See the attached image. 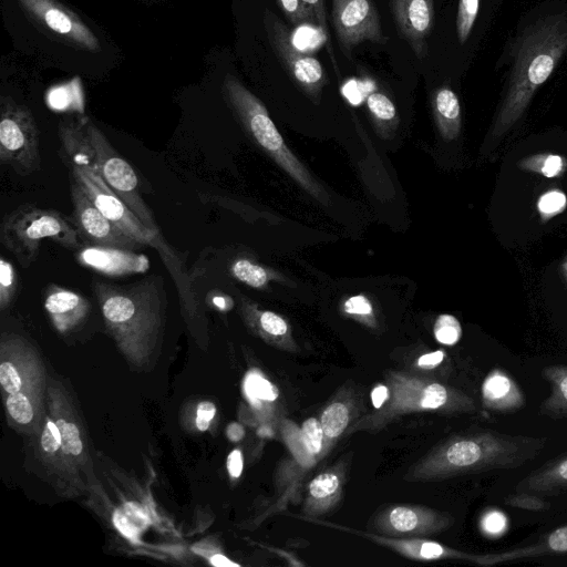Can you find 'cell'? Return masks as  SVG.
I'll return each mask as SVG.
<instances>
[{
  "label": "cell",
  "instance_id": "d6986e66",
  "mask_svg": "<svg viewBox=\"0 0 567 567\" xmlns=\"http://www.w3.org/2000/svg\"><path fill=\"white\" fill-rule=\"evenodd\" d=\"M482 401L485 409L513 412L525 404L523 392L504 371H491L482 384Z\"/></svg>",
  "mask_w": 567,
  "mask_h": 567
},
{
  "label": "cell",
  "instance_id": "836d02e7",
  "mask_svg": "<svg viewBox=\"0 0 567 567\" xmlns=\"http://www.w3.org/2000/svg\"><path fill=\"white\" fill-rule=\"evenodd\" d=\"M567 196L560 189H548L537 200V210L544 220H548L565 210Z\"/></svg>",
  "mask_w": 567,
  "mask_h": 567
},
{
  "label": "cell",
  "instance_id": "7a4b0ae2",
  "mask_svg": "<svg viewBox=\"0 0 567 567\" xmlns=\"http://www.w3.org/2000/svg\"><path fill=\"white\" fill-rule=\"evenodd\" d=\"M545 439L482 431L455 436L416 464L405 480L439 481L457 475L516 468L535 458Z\"/></svg>",
  "mask_w": 567,
  "mask_h": 567
},
{
  "label": "cell",
  "instance_id": "1f68e13d",
  "mask_svg": "<svg viewBox=\"0 0 567 567\" xmlns=\"http://www.w3.org/2000/svg\"><path fill=\"white\" fill-rule=\"evenodd\" d=\"M434 337L437 342L445 346H454L462 336L460 321L452 315H441L434 323Z\"/></svg>",
  "mask_w": 567,
  "mask_h": 567
},
{
  "label": "cell",
  "instance_id": "9a60e30c",
  "mask_svg": "<svg viewBox=\"0 0 567 567\" xmlns=\"http://www.w3.org/2000/svg\"><path fill=\"white\" fill-rule=\"evenodd\" d=\"M76 259L81 265L111 277L141 274L150 268L145 255L117 247L86 246L78 250Z\"/></svg>",
  "mask_w": 567,
  "mask_h": 567
},
{
  "label": "cell",
  "instance_id": "ab89813d",
  "mask_svg": "<svg viewBox=\"0 0 567 567\" xmlns=\"http://www.w3.org/2000/svg\"><path fill=\"white\" fill-rule=\"evenodd\" d=\"M508 520L504 513L498 509H489L484 513L480 520L481 530L488 537H498L507 529Z\"/></svg>",
  "mask_w": 567,
  "mask_h": 567
},
{
  "label": "cell",
  "instance_id": "816d5d0a",
  "mask_svg": "<svg viewBox=\"0 0 567 567\" xmlns=\"http://www.w3.org/2000/svg\"><path fill=\"white\" fill-rule=\"evenodd\" d=\"M389 386L380 384L371 392V401L375 410L380 409L389 399Z\"/></svg>",
  "mask_w": 567,
  "mask_h": 567
},
{
  "label": "cell",
  "instance_id": "74e56055",
  "mask_svg": "<svg viewBox=\"0 0 567 567\" xmlns=\"http://www.w3.org/2000/svg\"><path fill=\"white\" fill-rule=\"evenodd\" d=\"M56 425L61 433L62 451L66 454L80 455L83 450V444L78 426L64 420H58Z\"/></svg>",
  "mask_w": 567,
  "mask_h": 567
},
{
  "label": "cell",
  "instance_id": "e0dca14e",
  "mask_svg": "<svg viewBox=\"0 0 567 567\" xmlns=\"http://www.w3.org/2000/svg\"><path fill=\"white\" fill-rule=\"evenodd\" d=\"M45 292L44 309L61 331L80 322L90 310V302L73 290L50 285Z\"/></svg>",
  "mask_w": 567,
  "mask_h": 567
},
{
  "label": "cell",
  "instance_id": "7c38bea8",
  "mask_svg": "<svg viewBox=\"0 0 567 567\" xmlns=\"http://www.w3.org/2000/svg\"><path fill=\"white\" fill-rule=\"evenodd\" d=\"M72 220L80 238L89 246L137 249L141 243L124 234L95 206L79 182L70 175Z\"/></svg>",
  "mask_w": 567,
  "mask_h": 567
},
{
  "label": "cell",
  "instance_id": "f6af8a7d",
  "mask_svg": "<svg viewBox=\"0 0 567 567\" xmlns=\"http://www.w3.org/2000/svg\"><path fill=\"white\" fill-rule=\"evenodd\" d=\"M114 526L118 532L132 542H137L141 530L130 520L122 508L116 509L113 515Z\"/></svg>",
  "mask_w": 567,
  "mask_h": 567
},
{
  "label": "cell",
  "instance_id": "277c9868",
  "mask_svg": "<svg viewBox=\"0 0 567 567\" xmlns=\"http://www.w3.org/2000/svg\"><path fill=\"white\" fill-rule=\"evenodd\" d=\"M389 391L388 401L375 413L359 421L353 431L378 430L410 412H468L475 409L473 400L456 389L398 372L389 374Z\"/></svg>",
  "mask_w": 567,
  "mask_h": 567
},
{
  "label": "cell",
  "instance_id": "cb8c5ba5",
  "mask_svg": "<svg viewBox=\"0 0 567 567\" xmlns=\"http://www.w3.org/2000/svg\"><path fill=\"white\" fill-rule=\"evenodd\" d=\"M434 116L442 136L454 140L461 130V105L456 93L443 86L433 95Z\"/></svg>",
  "mask_w": 567,
  "mask_h": 567
},
{
  "label": "cell",
  "instance_id": "484cf974",
  "mask_svg": "<svg viewBox=\"0 0 567 567\" xmlns=\"http://www.w3.org/2000/svg\"><path fill=\"white\" fill-rule=\"evenodd\" d=\"M352 406L347 400H334L322 411L320 423L324 433L323 452L341 435L351 420Z\"/></svg>",
  "mask_w": 567,
  "mask_h": 567
},
{
  "label": "cell",
  "instance_id": "30bf717a",
  "mask_svg": "<svg viewBox=\"0 0 567 567\" xmlns=\"http://www.w3.org/2000/svg\"><path fill=\"white\" fill-rule=\"evenodd\" d=\"M264 24L270 47L287 75L305 94L318 101L327 83L319 60L293 43L290 30L272 11H265Z\"/></svg>",
  "mask_w": 567,
  "mask_h": 567
},
{
  "label": "cell",
  "instance_id": "6da1fadb",
  "mask_svg": "<svg viewBox=\"0 0 567 567\" xmlns=\"http://www.w3.org/2000/svg\"><path fill=\"white\" fill-rule=\"evenodd\" d=\"M567 52V16L537 19L517 37L513 68L486 148H494L525 113L536 90L550 76Z\"/></svg>",
  "mask_w": 567,
  "mask_h": 567
},
{
  "label": "cell",
  "instance_id": "ee69618b",
  "mask_svg": "<svg viewBox=\"0 0 567 567\" xmlns=\"http://www.w3.org/2000/svg\"><path fill=\"white\" fill-rule=\"evenodd\" d=\"M343 310L349 315L361 317L372 316L373 312L370 300L362 295L348 298L343 303Z\"/></svg>",
  "mask_w": 567,
  "mask_h": 567
},
{
  "label": "cell",
  "instance_id": "60d3db41",
  "mask_svg": "<svg viewBox=\"0 0 567 567\" xmlns=\"http://www.w3.org/2000/svg\"><path fill=\"white\" fill-rule=\"evenodd\" d=\"M0 382L9 394L19 392L22 386L21 377L16 367L10 362L0 364Z\"/></svg>",
  "mask_w": 567,
  "mask_h": 567
},
{
  "label": "cell",
  "instance_id": "f1b7e54d",
  "mask_svg": "<svg viewBox=\"0 0 567 567\" xmlns=\"http://www.w3.org/2000/svg\"><path fill=\"white\" fill-rule=\"evenodd\" d=\"M230 271L236 279L252 288H262L269 280L266 269L248 259L234 261Z\"/></svg>",
  "mask_w": 567,
  "mask_h": 567
},
{
  "label": "cell",
  "instance_id": "681fc988",
  "mask_svg": "<svg viewBox=\"0 0 567 567\" xmlns=\"http://www.w3.org/2000/svg\"><path fill=\"white\" fill-rule=\"evenodd\" d=\"M244 461L240 450H234L227 457V470L233 478H238L243 473Z\"/></svg>",
  "mask_w": 567,
  "mask_h": 567
},
{
  "label": "cell",
  "instance_id": "d6a6232c",
  "mask_svg": "<svg viewBox=\"0 0 567 567\" xmlns=\"http://www.w3.org/2000/svg\"><path fill=\"white\" fill-rule=\"evenodd\" d=\"M370 113L382 122H391L396 117V109L390 97L381 91H370L365 96Z\"/></svg>",
  "mask_w": 567,
  "mask_h": 567
},
{
  "label": "cell",
  "instance_id": "e575fe53",
  "mask_svg": "<svg viewBox=\"0 0 567 567\" xmlns=\"http://www.w3.org/2000/svg\"><path fill=\"white\" fill-rule=\"evenodd\" d=\"M7 410L12 419L20 424L30 423L34 415L29 398L20 391L9 394Z\"/></svg>",
  "mask_w": 567,
  "mask_h": 567
},
{
  "label": "cell",
  "instance_id": "9c48e42d",
  "mask_svg": "<svg viewBox=\"0 0 567 567\" xmlns=\"http://www.w3.org/2000/svg\"><path fill=\"white\" fill-rule=\"evenodd\" d=\"M39 131L31 113L9 101L2 102L0 159L21 176L40 169Z\"/></svg>",
  "mask_w": 567,
  "mask_h": 567
},
{
  "label": "cell",
  "instance_id": "83f0119b",
  "mask_svg": "<svg viewBox=\"0 0 567 567\" xmlns=\"http://www.w3.org/2000/svg\"><path fill=\"white\" fill-rule=\"evenodd\" d=\"M519 166L525 171L538 173L545 177L551 178L565 172L567 162L558 154L543 153L524 158Z\"/></svg>",
  "mask_w": 567,
  "mask_h": 567
},
{
  "label": "cell",
  "instance_id": "3957f363",
  "mask_svg": "<svg viewBox=\"0 0 567 567\" xmlns=\"http://www.w3.org/2000/svg\"><path fill=\"white\" fill-rule=\"evenodd\" d=\"M105 321L121 333H153L159 327L166 303L161 276L152 275L128 285L93 282Z\"/></svg>",
  "mask_w": 567,
  "mask_h": 567
},
{
  "label": "cell",
  "instance_id": "5bb4252c",
  "mask_svg": "<svg viewBox=\"0 0 567 567\" xmlns=\"http://www.w3.org/2000/svg\"><path fill=\"white\" fill-rule=\"evenodd\" d=\"M389 4L400 38L419 60H424L434 21V0H389Z\"/></svg>",
  "mask_w": 567,
  "mask_h": 567
},
{
  "label": "cell",
  "instance_id": "ac0fdd59",
  "mask_svg": "<svg viewBox=\"0 0 567 567\" xmlns=\"http://www.w3.org/2000/svg\"><path fill=\"white\" fill-rule=\"evenodd\" d=\"M369 537L394 551L413 560L468 559L476 563L477 556L466 555L440 543L419 538H389L369 535Z\"/></svg>",
  "mask_w": 567,
  "mask_h": 567
},
{
  "label": "cell",
  "instance_id": "c3c4849f",
  "mask_svg": "<svg viewBox=\"0 0 567 567\" xmlns=\"http://www.w3.org/2000/svg\"><path fill=\"white\" fill-rule=\"evenodd\" d=\"M216 413V406L209 401H203L197 405L196 426L199 431H206Z\"/></svg>",
  "mask_w": 567,
  "mask_h": 567
},
{
  "label": "cell",
  "instance_id": "db71d44e",
  "mask_svg": "<svg viewBox=\"0 0 567 567\" xmlns=\"http://www.w3.org/2000/svg\"><path fill=\"white\" fill-rule=\"evenodd\" d=\"M209 561L213 566L216 567H238L239 565L229 560L226 556L221 554H214L209 557Z\"/></svg>",
  "mask_w": 567,
  "mask_h": 567
},
{
  "label": "cell",
  "instance_id": "4fadbf2b",
  "mask_svg": "<svg viewBox=\"0 0 567 567\" xmlns=\"http://www.w3.org/2000/svg\"><path fill=\"white\" fill-rule=\"evenodd\" d=\"M453 523L450 515L415 505H395L381 511L373 528L386 536H424L440 533Z\"/></svg>",
  "mask_w": 567,
  "mask_h": 567
},
{
  "label": "cell",
  "instance_id": "7dc6e473",
  "mask_svg": "<svg viewBox=\"0 0 567 567\" xmlns=\"http://www.w3.org/2000/svg\"><path fill=\"white\" fill-rule=\"evenodd\" d=\"M130 520L142 532L150 524L145 509L137 503L128 502L122 507Z\"/></svg>",
  "mask_w": 567,
  "mask_h": 567
},
{
  "label": "cell",
  "instance_id": "7bdbcfd3",
  "mask_svg": "<svg viewBox=\"0 0 567 567\" xmlns=\"http://www.w3.org/2000/svg\"><path fill=\"white\" fill-rule=\"evenodd\" d=\"M41 446L47 453H54L61 447V433L56 425L51 421L47 425L41 435Z\"/></svg>",
  "mask_w": 567,
  "mask_h": 567
},
{
  "label": "cell",
  "instance_id": "11a10c76",
  "mask_svg": "<svg viewBox=\"0 0 567 567\" xmlns=\"http://www.w3.org/2000/svg\"><path fill=\"white\" fill-rule=\"evenodd\" d=\"M561 272L564 275V278L567 281V255L565 256V258L561 261Z\"/></svg>",
  "mask_w": 567,
  "mask_h": 567
},
{
  "label": "cell",
  "instance_id": "4316f807",
  "mask_svg": "<svg viewBox=\"0 0 567 567\" xmlns=\"http://www.w3.org/2000/svg\"><path fill=\"white\" fill-rule=\"evenodd\" d=\"M244 392L256 409L270 405L279 398L278 388L264 377L259 370H250L244 380Z\"/></svg>",
  "mask_w": 567,
  "mask_h": 567
},
{
  "label": "cell",
  "instance_id": "f907efd6",
  "mask_svg": "<svg viewBox=\"0 0 567 567\" xmlns=\"http://www.w3.org/2000/svg\"><path fill=\"white\" fill-rule=\"evenodd\" d=\"M444 358H445L444 351L437 350V351H433V352L425 353V354L421 355L417 359L416 364L420 368L432 369V368H435L439 364H441L442 361L444 360Z\"/></svg>",
  "mask_w": 567,
  "mask_h": 567
},
{
  "label": "cell",
  "instance_id": "ba28073f",
  "mask_svg": "<svg viewBox=\"0 0 567 567\" xmlns=\"http://www.w3.org/2000/svg\"><path fill=\"white\" fill-rule=\"evenodd\" d=\"M85 128L94 151L95 171L145 226L159 231L152 209L141 195L134 168L115 151L99 127L87 121Z\"/></svg>",
  "mask_w": 567,
  "mask_h": 567
},
{
  "label": "cell",
  "instance_id": "8fae6325",
  "mask_svg": "<svg viewBox=\"0 0 567 567\" xmlns=\"http://www.w3.org/2000/svg\"><path fill=\"white\" fill-rule=\"evenodd\" d=\"M331 22L342 53L351 60L354 48L368 41L386 44L373 0H331Z\"/></svg>",
  "mask_w": 567,
  "mask_h": 567
},
{
  "label": "cell",
  "instance_id": "8992f818",
  "mask_svg": "<svg viewBox=\"0 0 567 567\" xmlns=\"http://www.w3.org/2000/svg\"><path fill=\"white\" fill-rule=\"evenodd\" d=\"M225 92L229 104L255 142L310 195L326 202L324 192L286 145L264 103L233 76L226 79Z\"/></svg>",
  "mask_w": 567,
  "mask_h": 567
},
{
  "label": "cell",
  "instance_id": "44dd1931",
  "mask_svg": "<svg viewBox=\"0 0 567 567\" xmlns=\"http://www.w3.org/2000/svg\"><path fill=\"white\" fill-rule=\"evenodd\" d=\"M341 494V471L322 472L308 484L305 511L309 515H321L339 502Z\"/></svg>",
  "mask_w": 567,
  "mask_h": 567
},
{
  "label": "cell",
  "instance_id": "d590c367",
  "mask_svg": "<svg viewBox=\"0 0 567 567\" xmlns=\"http://www.w3.org/2000/svg\"><path fill=\"white\" fill-rule=\"evenodd\" d=\"M17 274L11 262L3 257L0 259V306H9L17 290Z\"/></svg>",
  "mask_w": 567,
  "mask_h": 567
},
{
  "label": "cell",
  "instance_id": "2e32d148",
  "mask_svg": "<svg viewBox=\"0 0 567 567\" xmlns=\"http://www.w3.org/2000/svg\"><path fill=\"white\" fill-rule=\"evenodd\" d=\"M49 30L89 48L96 45L90 30L51 0H22Z\"/></svg>",
  "mask_w": 567,
  "mask_h": 567
},
{
  "label": "cell",
  "instance_id": "bcb514c9",
  "mask_svg": "<svg viewBox=\"0 0 567 567\" xmlns=\"http://www.w3.org/2000/svg\"><path fill=\"white\" fill-rule=\"evenodd\" d=\"M311 12L315 22L320 28L324 37H328L327 14L324 0H301Z\"/></svg>",
  "mask_w": 567,
  "mask_h": 567
},
{
  "label": "cell",
  "instance_id": "b9f144b4",
  "mask_svg": "<svg viewBox=\"0 0 567 567\" xmlns=\"http://www.w3.org/2000/svg\"><path fill=\"white\" fill-rule=\"evenodd\" d=\"M507 504L513 507H518L529 511L544 509L548 504L540 497L528 494L527 492H520L516 495H511L506 498Z\"/></svg>",
  "mask_w": 567,
  "mask_h": 567
},
{
  "label": "cell",
  "instance_id": "f35d334b",
  "mask_svg": "<svg viewBox=\"0 0 567 567\" xmlns=\"http://www.w3.org/2000/svg\"><path fill=\"white\" fill-rule=\"evenodd\" d=\"M287 20L295 27L316 23L311 12L301 0H277Z\"/></svg>",
  "mask_w": 567,
  "mask_h": 567
},
{
  "label": "cell",
  "instance_id": "4dcf8cb0",
  "mask_svg": "<svg viewBox=\"0 0 567 567\" xmlns=\"http://www.w3.org/2000/svg\"><path fill=\"white\" fill-rule=\"evenodd\" d=\"M300 435L309 454L316 456L322 453L324 449V433L320 420L309 417L303 421Z\"/></svg>",
  "mask_w": 567,
  "mask_h": 567
},
{
  "label": "cell",
  "instance_id": "f546056e",
  "mask_svg": "<svg viewBox=\"0 0 567 567\" xmlns=\"http://www.w3.org/2000/svg\"><path fill=\"white\" fill-rule=\"evenodd\" d=\"M480 0H460L456 14V35L461 44L465 43L478 13Z\"/></svg>",
  "mask_w": 567,
  "mask_h": 567
},
{
  "label": "cell",
  "instance_id": "ffe728a7",
  "mask_svg": "<svg viewBox=\"0 0 567 567\" xmlns=\"http://www.w3.org/2000/svg\"><path fill=\"white\" fill-rule=\"evenodd\" d=\"M61 155L71 167L89 166L95 168V158L85 126L73 122H61L59 126Z\"/></svg>",
  "mask_w": 567,
  "mask_h": 567
},
{
  "label": "cell",
  "instance_id": "f5cc1de1",
  "mask_svg": "<svg viewBox=\"0 0 567 567\" xmlns=\"http://www.w3.org/2000/svg\"><path fill=\"white\" fill-rule=\"evenodd\" d=\"M227 437L233 442L240 441L245 435V430L239 423H230L226 430Z\"/></svg>",
  "mask_w": 567,
  "mask_h": 567
},
{
  "label": "cell",
  "instance_id": "5b68a950",
  "mask_svg": "<svg viewBox=\"0 0 567 567\" xmlns=\"http://www.w3.org/2000/svg\"><path fill=\"white\" fill-rule=\"evenodd\" d=\"M44 239L68 249H79L81 246L72 218L53 209L25 204L8 214L1 223V244L24 268L37 259Z\"/></svg>",
  "mask_w": 567,
  "mask_h": 567
},
{
  "label": "cell",
  "instance_id": "7402d4cb",
  "mask_svg": "<svg viewBox=\"0 0 567 567\" xmlns=\"http://www.w3.org/2000/svg\"><path fill=\"white\" fill-rule=\"evenodd\" d=\"M565 553H567V525L553 530L532 546L497 555L478 556L476 563L481 565H494L520 558Z\"/></svg>",
  "mask_w": 567,
  "mask_h": 567
},
{
  "label": "cell",
  "instance_id": "603a6c76",
  "mask_svg": "<svg viewBox=\"0 0 567 567\" xmlns=\"http://www.w3.org/2000/svg\"><path fill=\"white\" fill-rule=\"evenodd\" d=\"M516 488L518 492L527 493L567 491V454L527 475Z\"/></svg>",
  "mask_w": 567,
  "mask_h": 567
},
{
  "label": "cell",
  "instance_id": "52a82bcc",
  "mask_svg": "<svg viewBox=\"0 0 567 567\" xmlns=\"http://www.w3.org/2000/svg\"><path fill=\"white\" fill-rule=\"evenodd\" d=\"M73 176L95 206L117 228L143 246L155 248L167 268L181 264L173 248L159 231L145 226L128 206L110 188L94 167L75 166L70 168Z\"/></svg>",
  "mask_w": 567,
  "mask_h": 567
},
{
  "label": "cell",
  "instance_id": "8d00e7d4",
  "mask_svg": "<svg viewBox=\"0 0 567 567\" xmlns=\"http://www.w3.org/2000/svg\"><path fill=\"white\" fill-rule=\"evenodd\" d=\"M256 320L259 329L268 337L279 339L289 332L286 320L272 311L258 312Z\"/></svg>",
  "mask_w": 567,
  "mask_h": 567
},
{
  "label": "cell",
  "instance_id": "d4e9b609",
  "mask_svg": "<svg viewBox=\"0 0 567 567\" xmlns=\"http://www.w3.org/2000/svg\"><path fill=\"white\" fill-rule=\"evenodd\" d=\"M542 373L550 384L551 393L540 404V412L555 417L567 416V367H547Z\"/></svg>",
  "mask_w": 567,
  "mask_h": 567
}]
</instances>
